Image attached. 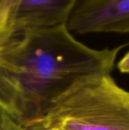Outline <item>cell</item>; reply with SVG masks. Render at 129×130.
I'll use <instances>...</instances> for the list:
<instances>
[{
    "label": "cell",
    "mask_w": 129,
    "mask_h": 130,
    "mask_svg": "<svg viewBox=\"0 0 129 130\" xmlns=\"http://www.w3.org/2000/svg\"><path fill=\"white\" fill-rule=\"evenodd\" d=\"M125 46L89 47L66 24L14 34L0 46V101L27 130L77 79L110 74Z\"/></svg>",
    "instance_id": "cell-1"
},
{
    "label": "cell",
    "mask_w": 129,
    "mask_h": 130,
    "mask_svg": "<svg viewBox=\"0 0 129 130\" xmlns=\"http://www.w3.org/2000/svg\"><path fill=\"white\" fill-rule=\"evenodd\" d=\"M129 130V91L107 73L77 79L27 130Z\"/></svg>",
    "instance_id": "cell-2"
},
{
    "label": "cell",
    "mask_w": 129,
    "mask_h": 130,
    "mask_svg": "<svg viewBox=\"0 0 129 130\" xmlns=\"http://www.w3.org/2000/svg\"><path fill=\"white\" fill-rule=\"evenodd\" d=\"M66 27L81 34H129V0H76Z\"/></svg>",
    "instance_id": "cell-3"
},
{
    "label": "cell",
    "mask_w": 129,
    "mask_h": 130,
    "mask_svg": "<svg viewBox=\"0 0 129 130\" xmlns=\"http://www.w3.org/2000/svg\"><path fill=\"white\" fill-rule=\"evenodd\" d=\"M76 0H13L14 34L66 24Z\"/></svg>",
    "instance_id": "cell-4"
},
{
    "label": "cell",
    "mask_w": 129,
    "mask_h": 130,
    "mask_svg": "<svg viewBox=\"0 0 129 130\" xmlns=\"http://www.w3.org/2000/svg\"><path fill=\"white\" fill-rule=\"evenodd\" d=\"M13 0H0V46L14 35L11 27V8Z\"/></svg>",
    "instance_id": "cell-5"
},
{
    "label": "cell",
    "mask_w": 129,
    "mask_h": 130,
    "mask_svg": "<svg viewBox=\"0 0 129 130\" xmlns=\"http://www.w3.org/2000/svg\"><path fill=\"white\" fill-rule=\"evenodd\" d=\"M0 130H27L17 123L0 101Z\"/></svg>",
    "instance_id": "cell-6"
},
{
    "label": "cell",
    "mask_w": 129,
    "mask_h": 130,
    "mask_svg": "<svg viewBox=\"0 0 129 130\" xmlns=\"http://www.w3.org/2000/svg\"><path fill=\"white\" fill-rule=\"evenodd\" d=\"M117 68L120 72L129 74V51L118 62Z\"/></svg>",
    "instance_id": "cell-7"
},
{
    "label": "cell",
    "mask_w": 129,
    "mask_h": 130,
    "mask_svg": "<svg viewBox=\"0 0 129 130\" xmlns=\"http://www.w3.org/2000/svg\"><path fill=\"white\" fill-rule=\"evenodd\" d=\"M46 130H63L62 129H60V128H58V127H54V128H50V129H48Z\"/></svg>",
    "instance_id": "cell-8"
}]
</instances>
